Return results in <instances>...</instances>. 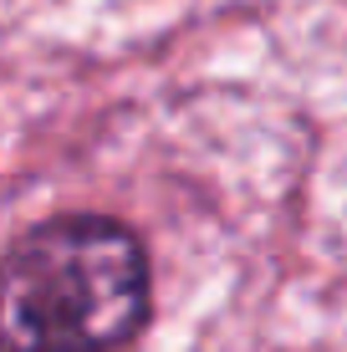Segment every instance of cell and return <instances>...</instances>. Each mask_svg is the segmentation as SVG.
Returning a JSON list of instances; mask_svg holds the SVG:
<instances>
[{
  "label": "cell",
  "instance_id": "cell-1",
  "mask_svg": "<svg viewBox=\"0 0 347 352\" xmlns=\"http://www.w3.org/2000/svg\"><path fill=\"white\" fill-rule=\"evenodd\" d=\"M148 322V256L102 214H67L0 261V352H113Z\"/></svg>",
  "mask_w": 347,
  "mask_h": 352
}]
</instances>
